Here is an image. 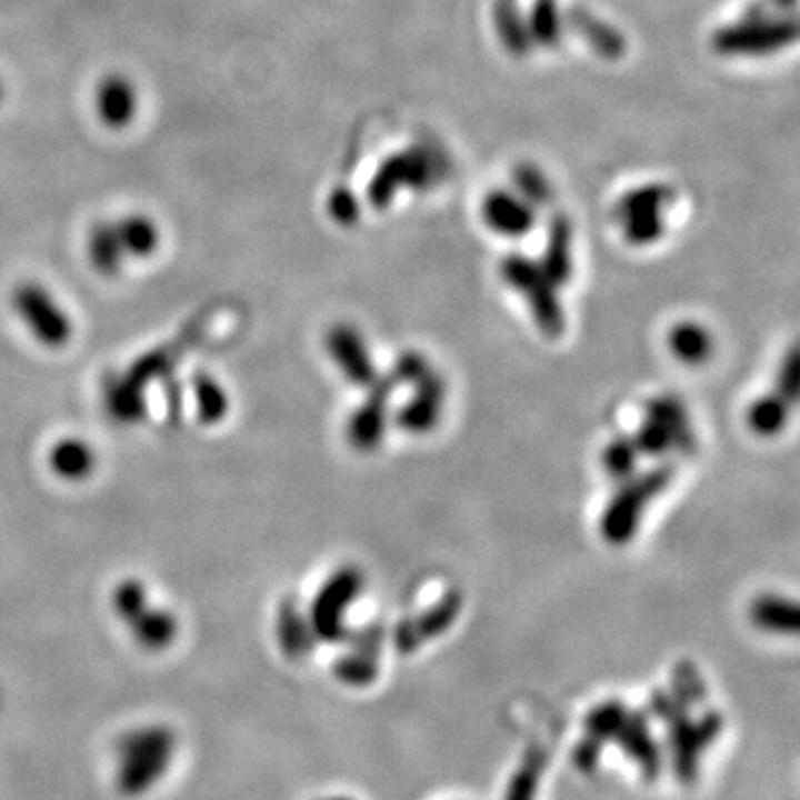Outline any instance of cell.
<instances>
[{
    "label": "cell",
    "instance_id": "32",
    "mask_svg": "<svg viewBox=\"0 0 800 800\" xmlns=\"http://www.w3.org/2000/svg\"><path fill=\"white\" fill-rule=\"evenodd\" d=\"M380 656L347 647L333 662V676L349 687H367L378 678Z\"/></svg>",
    "mask_w": 800,
    "mask_h": 800
},
{
    "label": "cell",
    "instance_id": "13",
    "mask_svg": "<svg viewBox=\"0 0 800 800\" xmlns=\"http://www.w3.org/2000/svg\"><path fill=\"white\" fill-rule=\"evenodd\" d=\"M447 393V382L438 371H429L418 384L416 396L407 400L398 413L396 424L407 433H427L431 431L440 420V407Z\"/></svg>",
    "mask_w": 800,
    "mask_h": 800
},
{
    "label": "cell",
    "instance_id": "14",
    "mask_svg": "<svg viewBox=\"0 0 800 800\" xmlns=\"http://www.w3.org/2000/svg\"><path fill=\"white\" fill-rule=\"evenodd\" d=\"M96 113L109 129H124L138 111V91L131 78L109 73L96 84Z\"/></svg>",
    "mask_w": 800,
    "mask_h": 800
},
{
    "label": "cell",
    "instance_id": "46",
    "mask_svg": "<svg viewBox=\"0 0 800 800\" xmlns=\"http://www.w3.org/2000/svg\"><path fill=\"white\" fill-rule=\"evenodd\" d=\"M776 4H780V7H791L796 0H773Z\"/></svg>",
    "mask_w": 800,
    "mask_h": 800
},
{
    "label": "cell",
    "instance_id": "28",
    "mask_svg": "<svg viewBox=\"0 0 800 800\" xmlns=\"http://www.w3.org/2000/svg\"><path fill=\"white\" fill-rule=\"evenodd\" d=\"M191 393L196 402V416L202 424L220 422L229 411V396L224 387L207 371H198L191 378Z\"/></svg>",
    "mask_w": 800,
    "mask_h": 800
},
{
    "label": "cell",
    "instance_id": "18",
    "mask_svg": "<svg viewBox=\"0 0 800 800\" xmlns=\"http://www.w3.org/2000/svg\"><path fill=\"white\" fill-rule=\"evenodd\" d=\"M276 638H278L282 653H287L291 660L307 658L311 653L313 644L318 642L307 616L300 611V607L293 598H284L278 607Z\"/></svg>",
    "mask_w": 800,
    "mask_h": 800
},
{
    "label": "cell",
    "instance_id": "40",
    "mask_svg": "<svg viewBox=\"0 0 800 800\" xmlns=\"http://www.w3.org/2000/svg\"><path fill=\"white\" fill-rule=\"evenodd\" d=\"M429 371H431V364L427 362V358L416 349H407L396 358L389 376L396 384H413L416 387Z\"/></svg>",
    "mask_w": 800,
    "mask_h": 800
},
{
    "label": "cell",
    "instance_id": "7",
    "mask_svg": "<svg viewBox=\"0 0 800 800\" xmlns=\"http://www.w3.org/2000/svg\"><path fill=\"white\" fill-rule=\"evenodd\" d=\"M433 178V164L424 149H407L382 160L367 184V200L376 209H384L400 189H422Z\"/></svg>",
    "mask_w": 800,
    "mask_h": 800
},
{
    "label": "cell",
    "instance_id": "23",
    "mask_svg": "<svg viewBox=\"0 0 800 800\" xmlns=\"http://www.w3.org/2000/svg\"><path fill=\"white\" fill-rule=\"evenodd\" d=\"M87 258H89L93 271H98L104 278H113L120 273L127 256L122 251V244L118 240L113 222L102 220L89 229Z\"/></svg>",
    "mask_w": 800,
    "mask_h": 800
},
{
    "label": "cell",
    "instance_id": "2",
    "mask_svg": "<svg viewBox=\"0 0 800 800\" xmlns=\"http://www.w3.org/2000/svg\"><path fill=\"white\" fill-rule=\"evenodd\" d=\"M500 273L511 289L522 293L536 327L547 338H558L564 331V311L558 287L544 276L540 264L522 253H509L500 262Z\"/></svg>",
    "mask_w": 800,
    "mask_h": 800
},
{
    "label": "cell",
    "instance_id": "44",
    "mask_svg": "<svg viewBox=\"0 0 800 800\" xmlns=\"http://www.w3.org/2000/svg\"><path fill=\"white\" fill-rule=\"evenodd\" d=\"M342 644L358 649V651H367L373 656L382 653V644H384V627L380 622H369L356 631H347Z\"/></svg>",
    "mask_w": 800,
    "mask_h": 800
},
{
    "label": "cell",
    "instance_id": "1",
    "mask_svg": "<svg viewBox=\"0 0 800 800\" xmlns=\"http://www.w3.org/2000/svg\"><path fill=\"white\" fill-rule=\"evenodd\" d=\"M676 469L669 462L656 464L653 469L627 478L620 482L618 491L611 496L600 516V536L609 544H627L642 520L644 509L653 498H658L673 480Z\"/></svg>",
    "mask_w": 800,
    "mask_h": 800
},
{
    "label": "cell",
    "instance_id": "24",
    "mask_svg": "<svg viewBox=\"0 0 800 800\" xmlns=\"http://www.w3.org/2000/svg\"><path fill=\"white\" fill-rule=\"evenodd\" d=\"M127 258H149L160 244L158 224L144 213H129L113 222Z\"/></svg>",
    "mask_w": 800,
    "mask_h": 800
},
{
    "label": "cell",
    "instance_id": "12",
    "mask_svg": "<svg viewBox=\"0 0 800 800\" xmlns=\"http://www.w3.org/2000/svg\"><path fill=\"white\" fill-rule=\"evenodd\" d=\"M484 224L504 238H522L536 224V207L507 189H493L482 200Z\"/></svg>",
    "mask_w": 800,
    "mask_h": 800
},
{
    "label": "cell",
    "instance_id": "8",
    "mask_svg": "<svg viewBox=\"0 0 800 800\" xmlns=\"http://www.w3.org/2000/svg\"><path fill=\"white\" fill-rule=\"evenodd\" d=\"M460 609H462L460 591L449 589L429 609H424L422 613L411 616V618H402L391 631V640H393L396 651L407 656V653H413L422 642L442 636L453 624Z\"/></svg>",
    "mask_w": 800,
    "mask_h": 800
},
{
    "label": "cell",
    "instance_id": "25",
    "mask_svg": "<svg viewBox=\"0 0 800 800\" xmlns=\"http://www.w3.org/2000/svg\"><path fill=\"white\" fill-rule=\"evenodd\" d=\"M667 344L669 351L684 364H702L713 351V340L709 331L693 320H682L673 324L667 333Z\"/></svg>",
    "mask_w": 800,
    "mask_h": 800
},
{
    "label": "cell",
    "instance_id": "36",
    "mask_svg": "<svg viewBox=\"0 0 800 800\" xmlns=\"http://www.w3.org/2000/svg\"><path fill=\"white\" fill-rule=\"evenodd\" d=\"M149 593L144 582H140L138 578H124L116 584L113 593H111V607L116 611V616L127 624L129 620H133L147 604H149Z\"/></svg>",
    "mask_w": 800,
    "mask_h": 800
},
{
    "label": "cell",
    "instance_id": "47",
    "mask_svg": "<svg viewBox=\"0 0 800 800\" xmlns=\"http://www.w3.org/2000/svg\"><path fill=\"white\" fill-rule=\"evenodd\" d=\"M4 98V84H2V80H0V100Z\"/></svg>",
    "mask_w": 800,
    "mask_h": 800
},
{
    "label": "cell",
    "instance_id": "29",
    "mask_svg": "<svg viewBox=\"0 0 800 800\" xmlns=\"http://www.w3.org/2000/svg\"><path fill=\"white\" fill-rule=\"evenodd\" d=\"M527 29L531 42L540 47H558L564 33V13L560 11L558 0H533L527 16Z\"/></svg>",
    "mask_w": 800,
    "mask_h": 800
},
{
    "label": "cell",
    "instance_id": "22",
    "mask_svg": "<svg viewBox=\"0 0 800 800\" xmlns=\"http://www.w3.org/2000/svg\"><path fill=\"white\" fill-rule=\"evenodd\" d=\"M751 622L769 633L791 636L798 631V607L793 600L778 593H760L749 607Z\"/></svg>",
    "mask_w": 800,
    "mask_h": 800
},
{
    "label": "cell",
    "instance_id": "45",
    "mask_svg": "<svg viewBox=\"0 0 800 800\" xmlns=\"http://www.w3.org/2000/svg\"><path fill=\"white\" fill-rule=\"evenodd\" d=\"M600 753H602V747H600L598 742H593V740H589V738H582V740H578V744L573 747L571 758H573V764H576L578 771L591 773V771L598 767V762H600Z\"/></svg>",
    "mask_w": 800,
    "mask_h": 800
},
{
    "label": "cell",
    "instance_id": "41",
    "mask_svg": "<svg viewBox=\"0 0 800 800\" xmlns=\"http://www.w3.org/2000/svg\"><path fill=\"white\" fill-rule=\"evenodd\" d=\"M327 211H329V218L333 222H338L340 227H351L360 218V202L349 187L340 184V187L331 189V193L327 198Z\"/></svg>",
    "mask_w": 800,
    "mask_h": 800
},
{
    "label": "cell",
    "instance_id": "19",
    "mask_svg": "<svg viewBox=\"0 0 800 800\" xmlns=\"http://www.w3.org/2000/svg\"><path fill=\"white\" fill-rule=\"evenodd\" d=\"M571 240H573L571 222L560 213L553 216L547 227V244L538 264L556 287L564 284L571 278V269H573Z\"/></svg>",
    "mask_w": 800,
    "mask_h": 800
},
{
    "label": "cell",
    "instance_id": "21",
    "mask_svg": "<svg viewBox=\"0 0 800 800\" xmlns=\"http://www.w3.org/2000/svg\"><path fill=\"white\" fill-rule=\"evenodd\" d=\"M136 642L147 651L167 649L178 636V620L169 609L153 607L151 602L127 622Z\"/></svg>",
    "mask_w": 800,
    "mask_h": 800
},
{
    "label": "cell",
    "instance_id": "6",
    "mask_svg": "<svg viewBox=\"0 0 800 800\" xmlns=\"http://www.w3.org/2000/svg\"><path fill=\"white\" fill-rule=\"evenodd\" d=\"M796 40V22L780 18H751L722 27L713 36V49L722 56H769Z\"/></svg>",
    "mask_w": 800,
    "mask_h": 800
},
{
    "label": "cell",
    "instance_id": "34",
    "mask_svg": "<svg viewBox=\"0 0 800 800\" xmlns=\"http://www.w3.org/2000/svg\"><path fill=\"white\" fill-rule=\"evenodd\" d=\"M638 449L631 436H616L609 440L600 453V464L613 480H627L636 471Z\"/></svg>",
    "mask_w": 800,
    "mask_h": 800
},
{
    "label": "cell",
    "instance_id": "11",
    "mask_svg": "<svg viewBox=\"0 0 800 800\" xmlns=\"http://www.w3.org/2000/svg\"><path fill=\"white\" fill-rule=\"evenodd\" d=\"M613 742L638 767L640 776L651 782L660 776L662 751L649 729V713L642 709H629Z\"/></svg>",
    "mask_w": 800,
    "mask_h": 800
},
{
    "label": "cell",
    "instance_id": "39",
    "mask_svg": "<svg viewBox=\"0 0 800 800\" xmlns=\"http://www.w3.org/2000/svg\"><path fill=\"white\" fill-rule=\"evenodd\" d=\"M631 438H633V444H636L638 453H644V456H651V458L664 456L669 449H673L669 431L660 422H656L651 418H644V422L638 427V431Z\"/></svg>",
    "mask_w": 800,
    "mask_h": 800
},
{
    "label": "cell",
    "instance_id": "17",
    "mask_svg": "<svg viewBox=\"0 0 800 800\" xmlns=\"http://www.w3.org/2000/svg\"><path fill=\"white\" fill-rule=\"evenodd\" d=\"M47 462L58 478L69 482H80L93 473L98 456L87 440L78 436H64L51 444L47 453Z\"/></svg>",
    "mask_w": 800,
    "mask_h": 800
},
{
    "label": "cell",
    "instance_id": "35",
    "mask_svg": "<svg viewBox=\"0 0 800 800\" xmlns=\"http://www.w3.org/2000/svg\"><path fill=\"white\" fill-rule=\"evenodd\" d=\"M671 691L687 704L698 707L707 700V687L691 660H678L671 667Z\"/></svg>",
    "mask_w": 800,
    "mask_h": 800
},
{
    "label": "cell",
    "instance_id": "38",
    "mask_svg": "<svg viewBox=\"0 0 800 800\" xmlns=\"http://www.w3.org/2000/svg\"><path fill=\"white\" fill-rule=\"evenodd\" d=\"M622 220V231L627 242L631 244H651L658 238H662L664 233V216L662 211H640V213H629Z\"/></svg>",
    "mask_w": 800,
    "mask_h": 800
},
{
    "label": "cell",
    "instance_id": "43",
    "mask_svg": "<svg viewBox=\"0 0 800 800\" xmlns=\"http://www.w3.org/2000/svg\"><path fill=\"white\" fill-rule=\"evenodd\" d=\"M649 716H653L656 720H660L662 724L676 720L678 716L687 713L689 707L669 689H656L651 696H649V707H647Z\"/></svg>",
    "mask_w": 800,
    "mask_h": 800
},
{
    "label": "cell",
    "instance_id": "37",
    "mask_svg": "<svg viewBox=\"0 0 800 800\" xmlns=\"http://www.w3.org/2000/svg\"><path fill=\"white\" fill-rule=\"evenodd\" d=\"M513 187H516V193L522 196L533 207L547 204L553 198L551 184L544 178V173L529 162H522L513 169Z\"/></svg>",
    "mask_w": 800,
    "mask_h": 800
},
{
    "label": "cell",
    "instance_id": "30",
    "mask_svg": "<svg viewBox=\"0 0 800 800\" xmlns=\"http://www.w3.org/2000/svg\"><path fill=\"white\" fill-rule=\"evenodd\" d=\"M789 409H791V404L784 398H780L776 391L760 396L747 409L749 429L762 438H771L778 431H782V427L789 418Z\"/></svg>",
    "mask_w": 800,
    "mask_h": 800
},
{
    "label": "cell",
    "instance_id": "33",
    "mask_svg": "<svg viewBox=\"0 0 800 800\" xmlns=\"http://www.w3.org/2000/svg\"><path fill=\"white\" fill-rule=\"evenodd\" d=\"M673 200V189L662 182H651L624 193L616 207L618 218L640 211H662Z\"/></svg>",
    "mask_w": 800,
    "mask_h": 800
},
{
    "label": "cell",
    "instance_id": "5",
    "mask_svg": "<svg viewBox=\"0 0 800 800\" xmlns=\"http://www.w3.org/2000/svg\"><path fill=\"white\" fill-rule=\"evenodd\" d=\"M667 753L676 778L691 787L698 780L700 756L722 731V716L718 711H704L691 718L689 711L667 722Z\"/></svg>",
    "mask_w": 800,
    "mask_h": 800
},
{
    "label": "cell",
    "instance_id": "20",
    "mask_svg": "<svg viewBox=\"0 0 800 800\" xmlns=\"http://www.w3.org/2000/svg\"><path fill=\"white\" fill-rule=\"evenodd\" d=\"M644 416L660 422L673 442V449L689 456L696 451V433L689 424L684 404L673 396H656L644 402Z\"/></svg>",
    "mask_w": 800,
    "mask_h": 800
},
{
    "label": "cell",
    "instance_id": "48",
    "mask_svg": "<svg viewBox=\"0 0 800 800\" xmlns=\"http://www.w3.org/2000/svg\"><path fill=\"white\" fill-rule=\"evenodd\" d=\"M329 800H349V798H329Z\"/></svg>",
    "mask_w": 800,
    "mask_h": 800
},
{
    "label": "cell",
    "instance_id": "4",
    "mask_svg": "<svg viewBox=\"0 0 800 800\" xmlns=\"http://www.w3.org/2000/svg\"><path fill=\"white\" fill-rule=\"evenodd\" d=\"M11 307L33 340H38L42 347L60 349L71 340V318L40 282L24 280L16 284L11 291Z\"/></svg>",
    "mask_w": 800,
    "mask_h": 800
},
{
    "label": "cell",
    "instance_id": "10",
    "mask_svg": "<svg viewBox=\"0 0 800 800\" xmlns=\"http://www.w3.org/2000/svg\"><path fill=\"white\" fill-rule=\"evenodd\" d=\"M329 358L340 369V373L356 387L367 389L380 373L376 362L369 356V349L360 336V331L351 324H333L324 338Z\"/></svg>",
    "mask_w": 800,
    "mask_h": 800
},
{
    "label": "cell",
    "instance_id": "16",
    "mask_svg": "<svg viewBox=\"0 0 800 800\" xmlns=\"http://www.w3.org/2000/svg\"><path fill=\"white\" fill-rule=\"evenodd\" d=\"M564 27L573 29L580 36V40H584L593 49V53L604 60H618L624 56L627 42L622 33L580 4L567 9Z\"/></svg>",
    "mask_w": 800,
    "mask_h": 800
},
{
    "label": "cell",
    "instance_id": "31",
    "mask_svg": "<svg viewBox=\"0 0 800 800\" xmlns=\"http://www.w3.org/2000/svg\"><path fill=\"white\" fill-rule=\"evenodd\" d=\"M629 713V707L620 700H602L598 702L587 716H584V738L598 742L600 747L604 742H613L616 733L620 731L624 718Z\"/></svg>",
    "mask_w": 800,
    "mask_h": 800
},
{
    "label": "cell",
    "instance_id": "3",
    "mask_svg": "<svg viewBox=\"0 0 800 800\" xmlns=\"http://www.w3.org/2000/svg\"><path fill=\"white\" fill-rule=\"evenodd\" d=\"M362 584H364L362 573L353 564H344V567L336 569L322 582V587L316 591V596L309 604V613H307V620H309L311 631L318 642L338 644L344 640V636L349 631L344 616H347L351 602L360 596Z\"/></svg>",
    "mask_w": 800,
    "mask_h": 800
},
{
    "label": "cell",
    "instance_id": "27",
    "mask_svg": "<svg viewBox=\"0 0 800 800\" xmlns=\"http://www.w3.org/2000/svg\"><path fill=\"white\" fill-rule=\"evenodd\" d=\"M547 762H549V751L542 744H529L524 756L520 758V764L509 778V784L504 789V800H536Z\"/></svg>",
    "mask_w": 800,
    "mask_h": 800
},
{
    "label": "cell",
    "instance_id": "42",
    "mask_svg": "<svg viewBox=\"0 0 800 800\" xmlns=\"http://www.w3.org/2000/svg\"><path fill=\"white\" fill-rule=\"evenodd\" d=\"M798 389H800V356H798V347L793 344L776 373V393L780 398H784L789 404H793L798 400Z\"/></svg>",
    "mask_w": 800,
    "mask_h": 800
},
{
    "label": "cell",
    "instance_id": "26",
    "mask_svg": "<svg viewBox=\"0 0 800 800\" xmlns=\"http://www.w3.org/2000/svg\"><path fill=\"white\" fill-rule=\"evenodd\" d=\"M493 27L511 56H527L531 49V36L527 29V18L520 13L516 0H496L493 9Z\"/></svg>",
    "mask_w": 800,
    "mask_h": 800
},
{
    "label": "cell",
    "instance_id": "9",
    "mask_svg": "<svg viewBox=\"0 0 800 800\" xmlns=\"http://www.w3.org/2000/svg\"><path fill=\"white\" fill-rule=\"evenodd\" d=\"M396 382L391 376H378L369 387L364 400L349 416L347 440L356 451H373L380 447L387 429V404Z\"/></svg>",
    "mask_w": 800,
    "mask_h": 800
},
{
    "label": "cell",
    "instance_id": "15",
    "mask_svg": "<svg viewBox=\"0 0 800 800\" xmlns=\"http://www.w3.org/2000/svg\"><path fill=\"white\" fill-rule=\"evenodd\" d=\"M144 384L124 373H107L102 380V404L118 424H138L147 416Z\"/></svg>",
    "mask_w": 800,
    "mask_h": 800
}]
</instances>
